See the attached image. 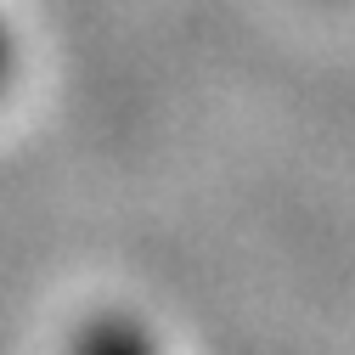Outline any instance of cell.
<instances>
[{
  "label": "cell",
  "instance_id": "1",
  "mask_svg": "<svg viewBox=\"0 0 355 355\" xmlns=\"http://www.w3.org/2000/svg\"><path fill=\"white\" fill-rule=\"evenodd\" d=\"M73 355H153V338L130 322H91L79 333Z\"/></svg>",
  "mask_w": 355,
  "mask_h": 355
},
{
  "label": "cell",
  "instance_id": "2",
  "mask_svg": "<svg viewBox=\"0 0 355 355\" xmlns=\"http://www.w3.org/2000/svg\"><path fill=\"white\" fill-rule=\"evenodd\" d=\"M6 68H12V40H6V28H0V79H6Z\"/></svg>",
  "mask_w": 355,
  "mask_h": 355
}]
</instances>
